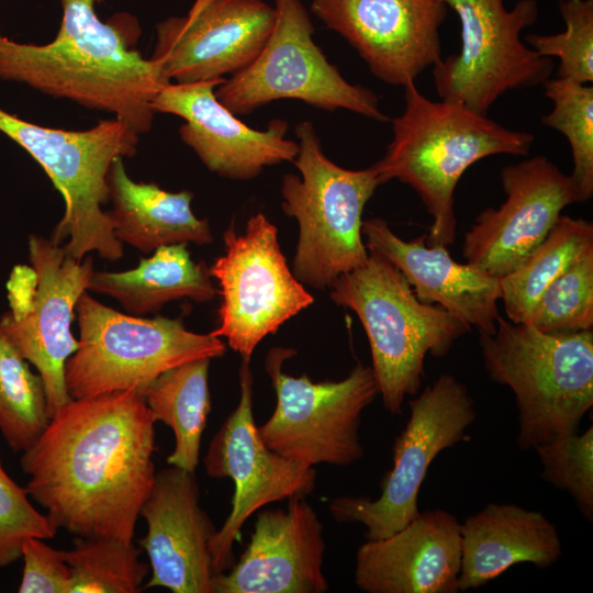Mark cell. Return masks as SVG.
<instances>
[{"mask_svg": "<svg viewBox=\"0 0 593 593\" xmlns=\"http://www.w3.org/2000/svg\"><path fill=\"white\" fill-rule=\"evenodd\" d=\"M154 425L135 389L72 399L22 452L29 496L57 529L131 541L156 474Z\"/></svg>", "mask_w": 593, "mask_h": 593, "instance_id": "1", "label": "cell"}, {"mask_svg": "<svg viewBox=\"0 0 593 593\" xmlns=\"http://www.w3.org/2000/svg\"><path fill=\"white\" fill-rule=\"evenodd\" d=\"M102 0H60L61 22L46 44L20 43L0 32V79L112 114L138 135L154 122L152 103L170 80L135 44L137 19L126 12L102 21Z\"/></svg>", "mask_w": 593, "mask_h": 593, "instance_id": "2", "label": "cell"}, {"mask_svg": "<svg viewBox=\"0 0 593 593\" xmlns=\"http://www.w3.org/2000/svg\"><path fill=\"white\" fill-rule=\"evenodd\" d=\"M404 99L392 141L371 167L380 184L396 179L416 191L433 217L426 244L448 246L456 235L454 193L461 176L485 157L528 155L535 137L460 103L430 100L414 82L404 86Z\"/></svg>", "mask_w": 593, "mask_h": 593, "instance_id": "3", "label": "cell"}, {"mask_svg": "<svg viewBox=\"0 0 593 593\" xmlns=\"http://www.w3.org/2000/svg\"><path fill=\"white\" fill-rule=\"evenodd\" d=\"M479 344L490 379L515 395L519 450L579 432L593 406V329L544 333L499 316Z\"/></svg>", "mask_w": 593, "mask_h": 593, "instance_id": "4", "label": "cell"}, {"mask_svg": "<svg viewBox=\"0 0 593 593\" xmlns=\"http://www.w3.org/2000/svg\"><path fill=\"white\" fill-rule=\"evenodd\" d=\"M328 288L331 300L360 320L379 395L392 415H401L405 398L421 390L426 356L444 357L470 332L439 305L422 302L402 272L376 253Z\"/></svg>", "mask_w": 593, "mask_h": 593, "instance_id": "5", "label": "cell"}, {"mask_svg": "<svg viewBox=\"0 0 593 593\" xmlns=\"http://www.w3.org/2000/svg\"><path fill=\"white\" fill-rule=\"evenodd\" d=\"M0 132L44 169L65 203L51 239L78 260L88 253L115 261L123 244L115 237L109 211L108 175L114 159L133 157L139 135L112 118L80 131L42 126L0 108Z\"/></svg>", "mask_w": 593, "mask_h": 593, "instance_id": "6", "label": "cell"}, {"mask_svg": "<svg viewBox=\"0 0 593 593\" xmlns=\"http://www.w3.org/2000/svg\"><path fill=\"white\" fill-rule=\"evenodd\" d=\"M294 132L300 176L287 174L281 186L282 211L299 225L292 272L324 290L367 260L362 212L380 182L372 167L350 170L328 159L312 122H301Z\"/></svg>", "mask_w": 593, "mask_h": 593, "instance_id": "7", "label": "cell"}, {"mask_svg": "<svg viewBox=\"0 0 593 593\" xmlns=\"http://www.w3.org/2000/svg\"><path fill=\"white\" fill-rule=\"evenodd\" d=\"M76 312L79 346L66 360L71 399L135 389L139 393L165 371L200 358H219L220 337L188 331L178 318L123 314L81 294Z\"/></svg>", "mask_w": 593, "mask_h": 593, "instance_id": "8", "label": "cell"}, {"mask_svg": "<svg viewBox=\"0 0 593 593\" xmlns=\"http://www.w3.org/2000/svg\"><path fill=\"white\" fill-rule=\"evenodd\" d=\"M291 348L275 347L265 369L277 403L272 415L258 427L266 446L279 455L314 467H347L363 457L360 441L362 412L379 395L371 366L357 363L340 381L313 382L304 373L282 371Z\"/></svg>", "mask_w": 593, "mask_h": 593, "instance_id": "9", "label": "cell"}, {"mask_svg": "<svg viewBox=\"0 0 593 593\" xmlns=\"http://www.w3.org/2000/svg\"><path fill=\"white\" fill-rule=\"evenodd\" d=\"M31 267H15L8 282L10 311L0 327L41 376L49 417L72 399L65 382L66 360L79 343L70 331L76 304L92 277L91 257L68 256L51 238L29 236Z\"/></svg>", "mask_w": 593, "mask_h": 593, "instance_id": "10", "label": "cell"}, {"mask_svg": "<svg viewBox=\"0 0 593 593\" xmlns=\"http://www.w3.org/2000/svg\"><path fill=\"white\" fill-rule=\"evenodd\" d=\"M275 24L257 57L215 88L217 100L235 115L281 99L318 109H344L388 121L370 89L348 82L313 40L314 26L301 0H275Z\"/></svg>", "mask_w": 593, "mask_h": 593, "instance_id": "11", "label": "cell"}, {"mask_svg": "<svg viewBox=\"0 0 593 593\" xmlns=\"http://www.w3.org/2000/svg\"><path fill=\"white\" fill-rule=\"evenodd\" d=\"M409 407V419L392 446V468L380 482V495L374 500L345 495L328 503L336 522L362 524L368 540L391 536L418 515V493L432 462L443 450L466 440L477 418L468 388L449 373L427 385Z\"/></svg>", "mask_w": 593, "mask_h": 593, "instance_id": "12", "label": "cell"}, {"mask_svg": "<svg viewBox=\"0 0 593 593\" xmlns=\"http://www.w3.org/2000/svg\"><path fill=\"white\" fill-rule=\"evenodd\" d=\"M460 22L461 45L433 67L437 94L486 115L505 92L542 85L553 70L551 58L525 45L522 31L538 16L536 0H439Z\"/></svg>", "mask_w": 593, "mask_h": 593, "instance_id": "13", "label": "cell"}, {"mask_svg": "<svg viewBox=\"0 0 593 593\" xmlns=\"http://www.w3.org/2000/svg\"><path fill=\"white\" fill-rule=\"evenodd\" d=\"M225 251L209 272L219 283L221 303L213 336L249 362L257 345L314 299L287 265L278 231L262 213L251 216L245 233L231 224Z\"/></svg>", "mask_w": 593, "mask_h": 593, "instance_id": "14", "label": "cell"}, {"mask_svg": "<svg viewBox=\"0 0 593 593\" xmlns=\"http://www.w3.org/2000/svg\"><path fill=\"white\" fill-rule=\"evenodd\" d=\"M238 374V404L213 436L203 459L209 477L230 478L234 483L232 510L210 542L214 577L236 562L233 545L255 512L273 502L306 496L316 484L314 467L290 460L262 441L254 418L249 362H242Z\"/></svg>", "mask_w": 593, "mask_h": 593, "instance_id": "15", "label": "cell"}, {"mask_svg": "<svg viewBox=\"0 0 593 593\" xmlns=\"http://www.w3.org/2000/svg\"><path fill=\"white\" fill-rule=\"evenodd\" d=\"M275 18L262 0H195L184 15L156 24L150 57L170 82L224 81L257 57Z\"/></svg>", "mask_w": 593, "mask_h": 593, "instance_id": "16", "label": "cell"}, {"mask_svg": "<svg viewBox=\"0 0 593 593\" xmlns=\"http://www.w3.org/2000/svg\"><path fill=\"white\" fill-rule=\"evenodd\" d=\"M500 178L505 201L483 210L462 243L466 262L497 278L545 239L567 205L580 202L571 176L542 155L505 166Z\"/></svg>", "mask_w": 593, "mask_h": 593, "instance_id": "17", "label": "cell"}, {"mask_svg": "<svg viewBox=\"0 0 593 593\" xmlns=\"http://www.w3.org/2000/svg\"><path fill=\"white\" fill-rule=\"evenodd\" d=\"M311 10L388 85L414 82L443 58L439 0H312Z\"/></svg>", "mask_w": 593, "mask_h": 593, "instance_id": "18", "label": "cell"}, {"mask_svg": "<svg viewBox=\"0 0 593 593\" xmlns=\"http://www.w3.org/2000/svg\"><path fill=\"white\" fill-rule=\"evenodd\" d=\"M222 82H170L157 93L152 108L155 113L182 118L181 141L221 177L248 180L266 167L293 163L299 144L286 137L288 123L276 119L266 130L246 125L217 100L215 88Z\"/></svg>", "mask_w": 593, "mask_h": 593, "instance_id": "19", "label": "cell"}, {"mask_svg": "<svg viewBox=\"0 0 593 593\" xmlns=\"http://www.w3.org/2000/svg\"><path fill=\"white\" fill-rule=\"evenodd\" d=\"M259 511L234 566L213 578V593H324L323 525L305 496Z\"/></svg>", "mask_w": 593, "mask_h": 593, "instance_id": "20", "label": "cell"}, {"mask_svg": "<svg viewBox=\"0 0 593 593\" xmlns=\"http://www.w3.org/2000/svg\"><path fill=\"white\" fill-rule=\"evenodd\" d=\"M141 515L147 533L139 544L152 569L144 589L213 593L210 542L217 529L200 505L194 472L175 466L156 472Z\"/></svg>", "mask_w": 593, "mask_h": 593, "instance_id": "21", "label": "cell"}, {"mask_svg": "<svg viewBox=\"0 0 593 593\" xmlns=\"http://www.w3.org/2000/svg\"><path fill=\"white\" fill-rule=\"evenodd\" d=\"M460 523L441 508L418 513L356 553L354 581L366 593H458Z\"/></svg>", "mask_w": 593, "mask_h": 593, "instance_id": "22", "label": "cell"}, {"mask_svg": "<svg viewBox=\"0 0 593 593\" xmlns=\"http://www.w3.org/2000/svg\"><path fill=\"white\" fill-rule=\"evenodd\" d=\"M368 251L396 267L424 303L436 304L469 331L490 335L496 329L500 279L469 262H458L445 245H427L426 235L406 242L379 217L362 221Z\"/></svg>", "mask_w": 593, "mask_h": 593, "instance_id": "23", "label": "cell"}, {"mask_svg": "<svg viewBox=\"0 0 593 593\" xmlns=\"http://www.w3.org/2000/svg\"><path fill=\"white\" fill-rule=\"evenodd\" d=\"M458 589H479L518 563L546 569L562 556L556 525L541 512L488 503L460 523Z\"/></svg>", "mask_w": 593, "mask_h": 593, "instance_id": "24", "label": "cell"}, {"mask_svg": "<svg viewBox=\"0 0 593 593\" xmlns=\"http://www.w3.org/2000/svg\"><path fill=\"white\" fill-rule=\"evenodd\" d=\"M109 212L115 237L142 253L176 244H211L209 221L191 209L192 192H169L154 182H137L126 172L123 158L114 159L108 175Z\"/></svg>", "mask_w": 593, "mask_h": 593, "instance_id": "25", "label": "cell"}, {"mask_svg": "<svg viewBox=\"0 0 593 593\" xmlns=\"http://www.w3.org/2000/svg\"><path fill=\"white\" fill-rule=\"evenodd\" d=\"M153 253L134 269L94 271L88 290L113 298L135 316L155 313L174 300L206 302L215 296L209 268L191 258L187 245L163 246Z\"/></svg>", "mask_w": 593, "mask_h": 593, "instance_id": "26", "label": "cell"}, {"mask_svg": "<svg viewBox=\"0 0 593 593\" xmlns=\"http://www.w3.org/2000/svg\"><path fill=\"white\" fill-rule=\"evenodd\" d=\"M210 362V358H200L174 367L141 392L154 421L163 422L175 434L168 465L193 472L211 411Z\"/></svg>", "mask_w": 593, "mask_h": 593, "instance_id": "27", "label": "cell"}, {"mask_svg": "<svg viewBox=\"0 0 593 593\" xmlns=\"http://www.w3.org/2000/svg\"><path fill=\"white\" fill-rule=\"evenodd\" d=\"M590 249H593V224L561 214L545 239L513 270L499 278L508 321L527 323L548 286Z\"/></svg>", "mask_w": 593, "mask_h": 593, "instance_id": "28", "label": "cell"}, {"mask_svg": "<svg viewBox=\"0 0 593 593\" xmlns=\"http://www.w3.org/2000/svg\"><path fill=\"white\" fill-rule=\"evenodd\" d=\"M51 421L44 382L33 373L0 327V432L14 451H25Z\"/></svg>", "mask_w": 593, "mask_h": 593, "instance_id": "29", "label": "cell"}, {"mask_svg": "<svg viewBox=\"0 0 593 593\" xmlns=\"http://www.w3.org/2000/svg\"><path fill=\"white\" fill-rule=\"evenodd\" d=\"M64 551L71 569L69 593H136L144 589L149 564L139 560L133 541L116 538H74Z\"/></svg>", "mask_w": 593, "mask_h": 593, "instance_id": "30", "label": "cell"}, {"mask_svg": "<svg viewBox=\"0 0 593 593\" xmlns=\"http://www.w3.org/2000/svg\"><path fill=\"white\" fill-rule=\"evenodd\" d=\"M542 85L552 109L541 122L568 139L573 161L570 176L580 202H586L593 195V87L558 77Z\"/></svg>", "mask_w": 593, "mask_h": 593, "instance_id": "31", "label": "cell"}, {"mask_svg": "<svg viewBox=\"0 0 593 593\" xmlns=\"http://www.w3.org/2000/svg\"><path fill=\"white\" fill-rule=\"evenodd\" d=\"M525 324L544 333L593 329V249L548 286Z\"/></svg>", "mask_w": 593, "mask_h": 593, "instance_id": "32", "label": "cell"}, {"mask_svg": "<svg viewBox=\"0 0 593 593\" xmlns=\"http://www.w3.org/2000/svg\"><path fill=\"white\" fill-rule=\"evenodd\" d=\"M566 30L556 34H530L529 47L544 57H557V77L578 83L593 82V0H560Z\"/></svg>", "mask_w": 593, "mask_h": 593, "instance_id": "33", "label": "cell"}, {"mask_svg": "<svg viewBox=\"0 0 593 593\" xmlns=\"http://www.w3.org/2000/svg\"><path fill=\"white\" fill-rule=\"evenodd\" d=\"M541 463L540 477L566 491L580 513L593 521V427L567 434L534 449Z\"/></svg>", "mask_w": 593, "mask_h": 593, "instance_id": "34", "label": "cell"}, {"mask_svg": "<svg viewBox=\"0 0 593 593\" xmlns=\"http://www.w3.org/2000/svg\"><path fill=\"white\" fill-rule=\"evenodd\" d=\"M57 528L31 504L25 488L5 472L0 460V568L22 557L29 538L51 539Z\"/></svg>", "mask_w": 593, "mask_h": 593, "instance_id": "35", "label": "cell"}, {"mask_svg": "<svg viewBox=\"0 0 593 593\" xmlns=\"http://www.w3.org/2000/svg\"><path fill=\"white\" fill-rule=\"evenodd\" d=\"M22 558L24 567L18 590L20 593H69L71 569L63 550L32 537L22 546Z\"/></svg>", "mask_w": 593, "mask_h": 593, "instance_id": "36", "label": "cell"}]
</instances>
